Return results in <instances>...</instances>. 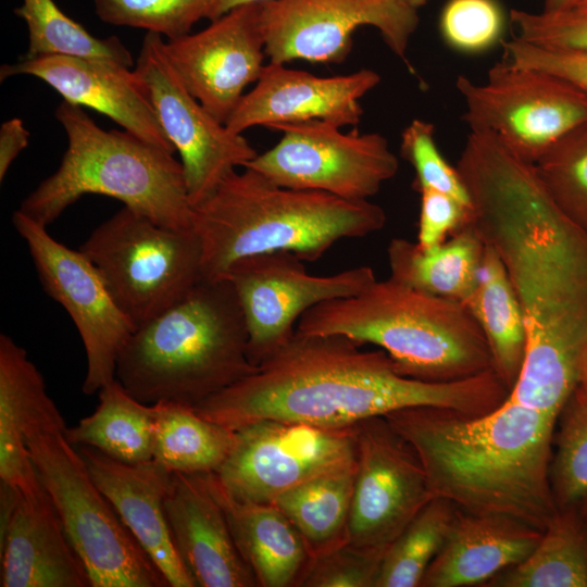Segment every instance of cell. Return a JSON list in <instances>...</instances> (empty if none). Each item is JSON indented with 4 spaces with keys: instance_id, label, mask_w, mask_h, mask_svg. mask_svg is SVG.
<instances>
[{
    "instance_id": "obj_1",
    "label": "cell",
    "mask_w": 587,
    "mask_h": 587,
    "mask_svg": "<svg viewBox=\"0 0 587 587\" xmlns=\"http://www.w3.org/2000/svg\"><path fill=\"white\" fill-rule=\"evenodd\" d=\"M457 168L471 223L499 255L521 303L526 351L509 399L557 415L587 353V228L552 200L535 164L470 132Z\"/></svg>"
},
{
    "instance_id": "obj_2",
    "label": "cell",
    "mask_w": 587,
    "mask_h": 587,
    "mask_svg": "<svg viewBox=\"0 0 587 587\" xmlns=\"http://www.w3.org/2000/svg\"><path fill=\"white\" fill-rule=\"evenodd\" d=\"M362 347L344 335L295 333L252 374L193 409L234 430L264 420L346 428L416 405L480 415L510 394L492 369L452 382H424L401 375L384 350Z\"/></svg>"
},
{
    "instance_id": "obj_3",
    "label": "cell",
    "mask_w": 587,
    "mask_h": 587,
    "mask_svg": "<svg viewBox=\"0 0 587 587\" xmlns=\"http://www.w3.org/2000/svg\"><path fill=\"white\" fill-rule=\"evenodd\" d=\"M384 416L416 452L434 497L542 532L557 513L549 479L555 415L508 398L480 415L416 405Z\"/></svg>"
},
{
    "instance_id": "obj_4",
    "label": "cell",
    "mask_w": 587,
    "mask_h": 587,
    "mask_svg": "<svg viewBox=\"0 0 587 587\" xmlns=\"http://www.w3.org/2000/svg\"><path fill=\"white\" fill-rule=\"evenodd\" d=\"M242 168L192 208L203 279L222 278L235 261L254 254L287 251L316 261L339 240L361 238L385 225L384 210L369 200L286 188Z\"/></svg>"
},
{
    "instance_id": "obj_5",
    "label": "cell",
    "mask_w": 587,
    "mask_h": 587,
    "mask_svg": "<svg viewBox=\"0 0 587 587\" xmlns=\"http://www.w3.org/2000/svg\"><path fill=\"white\" fill-rule=\"evenodd\" d=\"M248 334L226 278L202 279L139 326L121 350L115 378L146 404L196 407L252 374Z\"/></svg>"
},
{
    "instance_id": "obj_6",
    "label": "cell",
    "mask_w": 587,
    "mask_h": 587,
    "mask_svg": "<svg viewBox=\"0 0 587 587\" xmlns=\"http://www.w3.org/2000/svg\"><path fill=\"white\" fill-rule=\"evenodd\" d=\"M296 333L338 334L376 346L401 375L424 382H452L492 369L487 340L464 304L390 277L376 279L359 295L311 308Z\"/></svg>"
},
{
    "instance_id": "obj_7",
    "label": "cell",
    "mask_w": 587,
    "mask_h": 587,
    "mask_svg": "<svg viewBox=\"0 0 587 587\" xmlns=\"http://www.w3.org/2000/svg\"><path fill=\"white\" fill-rule=\"evenodd\" d=\"M55 117L67 148L57 171L22 201L21 212L48 227L91 193L117 199L163 226L191 229L192 205L174 153L126 130H104L82 107L65 100Z\"/></svg>"
},
{
    "instance_id": "obj_8",
    "label": "cell",
    "mask_w": 587,
    "mask_h": 587,
    "mask_svg": "<svg viewBox=\"0 0 587 587\" xmlns=\"http://www.w3.org/2000/svg\"><path fill=\"white\" fill-rule=\"evenodd\" d=\"M61 413L29 423L28 454L91 587L168 586L99 490L78 450L65 437Z\"/></svg>"
},
{
    "instance_id": "obj_9",
    "label": "cell",
    "mask_w": 587,
    "mask_h": 587,
    "mask_svg": "<svg viewBox=\"0 0 587 587\" xmlns=\"http://www.w3.org/2000/svg\"><path fill=\"white\" fill-rule=\"evenodd\" d=\"M79 250L135 329L203 279L201 243L192 229L163 226L127 207L97 226Z\"/></svg>"
},
{
    "instance_id": "obj_10",
    "label": "cell",
    "mask_w": 587,
    "mask_h": 587,
    "mask_svg": "<svg viewBox=\"0 0 587 587\" xmlns=\"http://www.w3.org/2000/svg\"><path fill=\"white\" fill-rule=\"evenodd\" d=\"M455 86L470 132L492 135L533 164L587 123V95L555 75L504 59L489 68L484 83L459 75Z\"/></svg>"
},
{
    "instance_id": "obj_11",
    "label": "cell",
    "mask_w": 587,
    "mask_h": 587,
    "mask_svg": "<svg viewBox=\"0 0 587 587\" xmlns=\"http://www.w3.org/2000/svg\"><path fill=\"white\" fill-rule=\"evenodd\" d=\"M279 141L243 167L282 187L322 191L364 201L399 170L397 155L378 133H342L323 121L278 124Z\"/></svg>"
},
{
    "instance_id": "obj_12",
    "label": "cell",
    "mask_w": 587,
    "mask_h": 587,
    "mask_svg": "<svg viewBox=\"0 0 587 587\" xmlns=\"http://www.w3.org/2000/svg\"><path fill=\"white\" fill-rule=\"evenodd\" d=\"M235 432L229 454L213 474L240 501L272 503L309 479L357 463V425L320 428L264 420Z\"/></svg>"
},
{
    "instance_id": "obj_13",
    "label": "cell",
    "mask_w": 587,
    "mask_h": 587,
    "mask_svg": "<svg viewBox=\"0 0 587 587\" xmlns=\"http://www.w3.org/2000/svg\"><path fill=\"white\" fill-rule=\"evenodd\" d=\"M419 22L417 9L407 0H272L261 11L268 63H340L354 32L373 26L412 74L407 51Z\"/></svg>"
},
{
    "instance_id": "obj_14",
    "label": "cell",
    "mask_w": 587,
    "mask_h": 587,
    "mask_svg": "<svg viewBox=\"0 0 587 587\" xmlns=\"http://www.w3.org/2000/svg\"><path fill=\"white\" fill-rule=\"evenodd\" d=\"M12 224L27 245L43 290L65 309L79 333L87 358L83 392H99L115 379L118 354L134 325L79 249L59 242L47 226L20 210L13 213Z\"/></svg>"
},
{
    "instance_id": "obj_15",
    "label": "cell",
    "mask_w": 587,
    "mask_h": 587,
    "mask_svg": "<svg viewBox=\"0 0 587 587\" xmlns=\"http://www.w3.org/2000/svg\"><path fill=\"white\" fill-rule=\"evenodd\" d=\"M222 278L236 291L247 327L248 357L255 366L292 338L304 312L324 301L359 295L376 280L370 266L311 275L303 261L287 251L239 259Z\"/></svg>"
},
{
    "instance_id": "obj_16",
    "label": "cell",
    "mask_w": 587,
    "mask_h": 587,
    "mask_svg": "<svg viewBox=\"0 0 587 587\" xmlns=\"http://www.w3.org/2000/svg\"><path fill=\"white\" fill-rule=\"evenodd\" d=\"M164 45L161 35L147 33L135 72L147 87L167 139L180 155L193 208L258 152L241 134L229 130L188 91L168 60Z\"/></svg>"
},
{
    "instance_id": "obj_17",
    "label": "cell",
    "mask_w": 587,
    "mask_h": 587,
    "mask_svg": "<svg viewBox=\"0 0 587 587\" xmlns=\"http://www.w3.org/2000/svg\"><path fill=\"white\" fill-rule=\"evenodd\" d=\"M433 498L416 452L384 415L357 424L349 544L386 551Z\"/></svg>"
},
{
    "instance_id": "obj_18",
    "label": "cell",
    "mask_w": 587,
    "mask_h": 587,
    "mask_svg": "<svg viewBox=\"0 0 587 587\" xmlns=\"http://www.w3.org/2000/svg\"><path fill=\"white\" fill-rule=\"evenodd\" d=\"M262 4L236 7L204 29L164 45L188 91L224 124L265 65Z\"/></svg>"
},
{
    "instance_id": "obj_19",
    "label": "cell",
    "mask_w": 587,
    "mask_h": 587,
    "mask_svg": "<svg viewBox=\"0 0 587 587\" xmlns=\"http://www.w3.org/2000/svg\"><path fill=\"white\" fill-rule=\"evenodd\" d=\"M379 82V74L370 68L320 77L284 64L268 63L225 125L236 134L254 126L271 128L315 120L340 128L355 126L363 113L360 99Z\"/></svg>"
},
{
    "instance_id": "obj_20",
    "label": "cell",
    "mask_w": 587,
    "mask_h": 587,
    "mask_svg": "<svg viewBox=\"0 0 587 587\" xmlns=\"http://www.w3.org/2000/svg\"><path fill=\"white\" fill-rule=\"evenodd\" d=\"M15 75L35 76L65 101L107 115L153 146L176 151L159 122L145 83L126 65L70 55L21 58L13 64L1 65V82Z\"/></svg>"
},
{
    "instance_id": "obj_21",
    "label": "cell",
    "mask_w": 587,
    "mask_h": 587,
    "mask_svg": "<svg viewBox=\"0 0 587 587\" xmlns=\"http://www.w3.org/2000/svg\"><path fill=\"white\" fill-rule=\"evenodd\" d=\"M0 560L1 587L91 586L46 490L26 497L0 484Z\"/></svg>"
},
{
    "instance_id": "obj_22",
    "label": "cell",
    "mask_w": 587,
    "mask_h": 587,
    "mask_svg": "<svg viewBox=\"0 0 587 587\" xmlns=\"http://www.w3.org/2000/svg\"><path fill=\"white\" fill-rule=\"evenodd\" d=\"M90 477L171 587H198L168 526L164 500L172 472L154 460L128 464L89 447H76Z\"/></svg>"
},
{
    "instance_id": "obj_23",
    "label": "cell",
    "mask_w": 587,
    "mask_h": 587,
    "mask_svg": "<svg viewBox=\"0 0 587 587\" xmlns=\"http://www.w3.org/2000/svg\"><path fill=\"white\" fill-rule=\"evenodd\" d=\"M175 546L198 587H257L203 473H172L164 500Z\"/></svg>"
},
{
    "instance_id": "obj_24",
    "label": "cell",
    "mask_w": 587,
    "mask_h": 587,
    "mask_svg": "<svg viewBox=\"0 0 587 587\" xmlns=\"http://www.w3.org/2000/svg\"><path fill=\"white\" fill-rule=\"evenodd\" d=\"M542 530L498 516L455 508L445 541L420 587L484 586L502 570L522 561Z\"/></svg>"
},
{
    "instance_id": "obj_25",
    "label": "cell",
    "mask_w": 587,
    "mask_h": 587,
    "mask_svg": "<svg viewBox=\"0 0 587 587\" xmlns=\"http://www.w3.org/2000/svg\"><path fill=\"white\" fill-rule=\"evenodd\" d=\"M222 505L242 559L259 587H301L313 558L299 532L273 503L240 501L203 473Z\"/></svg>"
},
{
    "instance_id": "obj_26",
    "label": "cell",
    "mask_w": 587,
    "mask_h": 587,
    "mask_svg": "<svg viewBox=\"0 0 587 587\" xmlns=\"http://www.w3.org/2000/svg\"><path fill=\"white\" fill-rule=\"evenodd\" d=\"M45 380L26 350L0 335V482L26 497L45 491L28 454L24 432L35 420L58 413Z\"/></svg>"
},
{
    "instance_id": "obj_27",
    "label": "cell",
    "mask_w": 587,
    "mask_h": 587,
    "mask_svg": "<svg viewBox=\"0 0 587 587\" xmlns=\"http://www.w3.org/2000/svg\"><path fill=\"white\" fill-rule=\"evenodd\" d=\"M484 251L485 241L472 223L430 248L394 238L387 248L390 278L419 291L465 304L476 287Z\"/></svg>"
},
{
    "instance_id": "obj_28",
    "label": "cell",
    "mask_w": 587,
    "mask_h": 587,
    "mask_svg": "<svg viewBox=\"0 0 587 587\" xmlns=\"http://www.w3.org/2000/svg\"><path fill=\"white\" fill-rule=\"evenodd\" d=\"M464 305L487 340L492 370L511 392L524 364L526 327L507 271L497 252L487 243L476 287Z\"/></svg>"
},
{
    "instance_id": "obj_29",
    "label": "cell",
    "mask_w": 587,
    "mask_h": 587,
    "mask_svg": "<svg viewBox=\"0 0 587 587\" xmlns=\"http://www.w3.org/2000/svg\"><path fill=\"white\" fill-rule=\"evenodd\" d=\"M98 394L93 413L65 427L66 439L128 464L153 460V405L137 400L116 378Z\"/></svg>"
},
{
    "instance_id": "obj_30",
    "label": "cell",
    "mask_w": 587,
    "mask_h": 587,
    "mask_svg": "<svg viewBox=\"0 0 587 587\" xmlns=\"http://www.w3.org/2000/svg\"><path fill=\"white\" fill-rule=\"evenodd\" d=\"M355 466L316 476L272 502L299 532L313 560L348 542Z\"/></svg>"
},
{
    "instance_id": "obj_31",
    "label": "cell",
    "mask_w": 587,
    "mask_h": 587,
    "mask_svg": "<svg viewBox=\"0 0 587 587\" xmlns=\"http://www.w3.org/2000/svg\"><path fill=\"white\" fill-rule=\"evenodd\" d=\"M485 587H587V534L576 505L558 509L528 555Z\"/></svg>"
},
{
    "instance_id": "obj_32",
    "label": "cell",
    "mask_w": 587,
    "mask_h": 587,
    "mask_svg": "<svg viewBox=\"0 0 587 587\" xmlns=\"http://www.w3.org/2000/svg\"><path fill=\"white\" fill-rule=\"evenodd\" d=\"M153 405V460L172 473L216 472L229 454L236 432L175 402Z\"/></svg>"
},
{
    "instance_id": "obj_33",
    "label": "cell",
    "mask_w": 587,
    "mask_h": 587,
    "mask_svg": "<svg viewBox=\"0 0 587 587\" xmlns=\"http://www.w3.org/2000/svg\"><path fill=\"white\" fill-rule=\"evenodd\" d=\"M14 13L28 29V48L23 58L70 55L110 60L128 67L134 64L132 53L118 37L92 36L53 0H23Z\"/></svg>"
},
{
    "instance_id": "obj_34",
    "label": "cell",
    "mask_w": 587,
    "mask_h": 587,
    "mask_svg": "<svg viewBox=\"0 0 587 587\" xmlns=\"http://www.w3.org/2000/svg\"><path fill=\"white\" fill-rule=\"evenodd\" d=\"M454 512L448 500L434 497L386 549L375 587H420Z\"/></svg>"
},
{
    "instance_id": "obj_35",
    "label": "cell",
    "mask_w": 587,
    "mask_h": 587,
    "mask_svg": "<svg viewBox=\"0 0 587 587\" xmlns=\"http://www.w3.org/2000/svg\"><path fill=\"white\" fill-rule=\"evenodd\" d=\"M549 479L558 509L575 504L587 492V385L582 382L557 415Z\"/></svg>"
},
{
    "instance_id": "obj_36",
    "label": "cell",
    "mask_w": 587,
    "mask_h": 587,
    "mask_svg": "<svg viewBox=\"0 0 587 587\" xmlns=\"http://www.w3.org/2000/svg\"><path fill=\"white\" fill-rule=\"evenodd\" d=\"M535 167L560 210L587 228V123L559 139Z\"/></svg>"
},
{
    "instance_id": "obj_37",
    "label": "cell",
    "mask_w": 587,
    "mask_h": 587,
    "mask_svg": "<svg viewBox=\"0 0 587 587\" xmlns=\"http://www.w3.org/2000/svg\"><path fill=\"white\" fill-rule=\"evenodd\" d=\"M97 16L104 23L146 29L177 39L190 34L207 18L213 0H92Z\"/></svg>"
},
{
    "instance_id": "obj_38",
    "label": "cell",
    "mask_w": 587,
    "mask_h": 587,
    "mask_svg": "<svg viewBox=\"0 0 587 587\" xmlns=\"http://www.w3.org/2000/svg\"><path fill=\"white\" fill-rule=\"evenodd\" d=\"M400 152L414 168L415 190L433 189L473 209L470 193L458 168L448 163L437 147L435 126L432 123L414 118L401 134Z\"/></svg>"
},
{
    "instance_id": "obj_39",
    "label": "cell",
    "mask_w": 587,
    "mask_h": 587,
    "mask_svg": "<svg viewBox=\"0 0 587 587\" xmlns=\"http://www.w3.org/2000/svg\"><path fill=\"white\" fill-rule=\"evenodd\" d=\"M439 27L451 48L477 53L501 40L503 14L496 0H449L442 9Z\"/></svg>"
},
{
    "instance_id": "obj_40",
    "label": "cell",
    "mask_w": 587,
    "mask_h": 587,
    "mask_svg": "<svg viewBox=\"0 0 587 587\" xmlns=\"http://www.w3.org/2000/svg\"><path fill=\"white\" fill-rule=\"evenodd\" d=\"M510 21L514 37L550 48L587 50V0L540 12L513 9Z\"/></svg>"
},
{
    "instance_id": "obj_41",
    "label": "cell",
    "mask_w": 587,
    "mask_h": 587,
    "mask_svg": "<svg viewBox=\"0 0 587 587\" xmlns=\"http://www.w3.org/2000/svg\"><path fill=\"white\" fill-rule=\"evenodd\" d=\"M384 553L347 542L314 559L301 587H375Z\"/></svg>"
},
{
    "instance_id": "obj_42",
    "label": "cell",
    "mask_w": 587,
    "mask_h": 587,
    "mask_svg": "<svg viewBox=\"0 0 587 587\" xmlns=\"http://www.w3.org/2000/svg\"><path fill=\"white\" fill-rule=\"evenodd\" d=\"M501 46L502 59L555 75L587 95V50L541 47L514 36Z\"/></svg>"
},
{
    "instance_id": "obj_43",
    "label": "cell",
    "mask_w": 587,
    "mask_h": 587,
    "mask_svg": "<svg viewBox=\"0 0 587 587\" xmlns=\"http://www.w3.org/2000/svg\"><path fill=\"white\" fill-rule=\"evenodd\" d=\"M417 245L430 248L447 240L471 223L473 209L446 193L421 189Z\"/></svg>"
},
{
    "instance_id": "obj_44",
    "label": "cell",
    "mask_w": 587,
    "mask_h": 587,
    "mask_svg": "<svg viewBox=\"0 0 587 587\" xmlns=\"http://www.w3.org/2000/svg\"><path fill=\"white\" fill-rule=\"evenodd\" d=\"M29 132L18 117H13L0 127V180L2 182L17 155L27 147Z\"/></svg>"
},
{
    "instance_id": "obj_45",
    "label": "cell",
    "mask_w": 587,
    "mask_h": 587,
    "mask_svg": "<svg viewBox=\"0 0 587 587\" xmlns=\"http://www.w3.org/2000/svg\"><path fill=\"white\" fill-rule=\"evenodd\" d=\"M272 0H213L212 5L208 15L209 21H213L224 15L232 9L247 4V3H258V2H268Z\"/></svg>"
},
{
    "instance_id": "obj_46",
    "label": "cell",
    "mask_w": 587,
    "mask_h": 587,
    "mask_svg": "<svg viewBox=\"0 0 587 587\" xmlns=\"http://www.w3.org/2000/svg\"><path fill=\"white\" fill-rule=\"evenodd\" d=\"M583 526L587 534V492L575 503Z\"/></svg>"
},
{
    "instance_id": "obj_47",
    "label": "cell",
    "mask_w": 587,
    "mask_h": 587,
    "mask_svg": "<svg viewBox=\"0 0 587 587\" xmlns=\"http://www.w3.org/2000/svg\"><path fill=\"white\" fill-rule=\"evenodd\" d=\"M575 0H544V10H554L566 7Z\"/></svg>"
},
{
    "instance_id": "obj_48",
    "label": "cell",
    "mask_w": 587,
    "mask_h": 587,
    "mask_svg": "<svg viewBox=\"0 0 587 587\" xmlns=\"http://www.w3.org/2000/svg\"><path fill=\"white\" fill-rule=\"evenodd\" d=\"M579 382L587 385V353L583 360L582 369H580V378Z\"/></svg>"
},
{
    "instance_id": "obj_49",
    "label": "cell",
    "mask_w": 587,
    "mask_h": 587,
    "mask_svg": "<svg viewBox=\"0 0 587 587\" xmlns=\"http://www.w3.org/2000/svg\"><path fill=\"white\" fill-rule=\"evenodd\" d=\"M412 7H414L415 9H419L421 7H423L424 4H426V2L428 0H407Z\"/></svg>"
}]
</instances>
